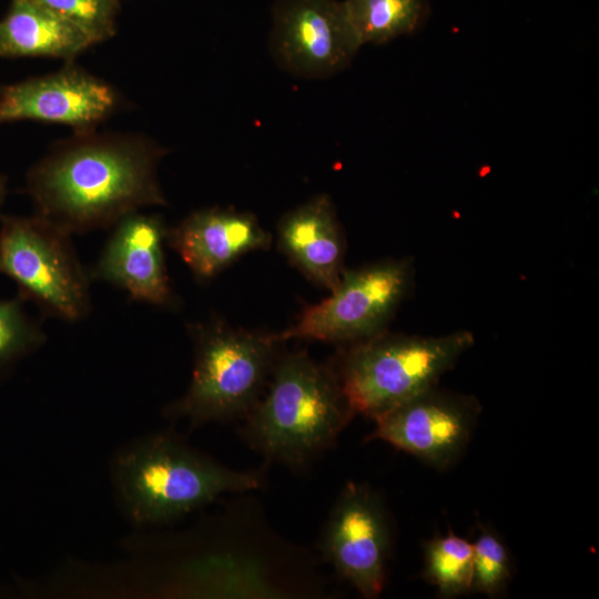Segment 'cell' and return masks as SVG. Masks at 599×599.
<instances>
[{
  "label": "cell",
  "instance_id": "cell-1",
  "mask_svg": "<svg viewBox=\"0 0 599 599\" xmlns=\"http://www.w3.org/2000/svg\"><path fill=\"white\" fill-rule=\"evenodd\" d=\"M165 150L138 133L73 132L26 176L34 214L67 233L112 227L150 206L166 205L158 177Z\"/></svg>",
  "mask_w": 599,
  "mask_h": 599
},
{
  "label": "cell",
  "instance_id": "cell-2",
  "mask_svg": "<svg viewBox=\"0 0 599 599\" xmlns=\"http://www.w3.org/2000/svg\"><path fill=\"white\" fill-rule=\"evenodd\" d=\"M352 417L335 370L297 352L276 365L242 435L266 458L300 468L333 445Z\"/></svg>",
  "mask_w": 599,
  "mask_h": 599
},
{
  "label": "cell",
  "instance_id": "cell-3",
  "mask_svg": "<svg viewBox=\"0 0 599 599\" xmlns=\"http://www.w3.org/2000/svg\"><path fill=\"white\" fill-rule=\"evenodd\" d=\"M114 477L121 499L138 524L175 519L223 493L261 486L258 471H235L172 436L154 435L116 458Z\"/></svg>",
  "mask_w": 599,
  "mask_h": 599
},
{
  "label": "cell",
  "instance_id": "cell-4",
  "mask_svg": "<svg viewBox=\"0 0 599 599\" xmlns=\"http://www.w3.org/2000/svg\"><path fill=\"white\" fill-rule=\"evenodd\" d=\"M474 342L460 329L440 336L383 332L353 344L335 370L351 413L373 419L437 386Z\"/></svg>",
  "mask_w": 599,
  "mask_h": 599
},
{
  "label": "cell",
  "instance_id": "cell-5",
  "mask_svg": "<svg viewBox=\"0 0 599 599\" xmlns=\"http://www.w3.org/2000/svg\"><path fill=\"white\" fill-rule=\"evenodd\" d=\"M191 334L192 379L169 414L192 425L244 417L260 399L280 342L275 335L234 329L220 321L192 325Z\"/></svg>",
  "mask_w": 599,
  "mask_h": 599
},
{
  "label": "cell",
  "instance_id": "cell-6",
  "mask_svg": "<svg viewBox=\"0 0 599 599\" xmlns=\"http://www.w3.org/2000/svg\"><path fill=\"white\" fill-rule=\"evenodd\" d=\"M71 236L37 214H0V274L43 314L78 323L91 311V277Z\"/></svg>",
  "mask_w": 599,
  "mask_h": 599
},
{
  "label": "cell",
  "instance_id": "cell-7",
  "mask_svg": "<svg viewBox=\"0 0 599 599\" xmlns=\"http://www.w3.org/2000/svg\"><path fill=\"white\" fill-rule=\"evenodd\" d=\"M414 270L408 260H385L343 271L329 297L307 307L278 342L305 338L359 343L383 332L406 297Z\"/></svg>",
  "mask_w": 599,
  "mask_h": 599
},
{
  "label": "cell",
  "instance_id": "cell-8",
  "mask_svg": "<svg viewBox=\"0 0 599 599\" xmlns=\"http://www.w3.org/2000/svg\"><path fill=\"white\" fill-rule=\"evenodd\" d=\"M362 47L343 1L277 0L270 50L288 73L324 79L345 70Z\"/></svg>",
  "mask_w": 599,
  "mask_h": 599
},
{
  "label": "cell",
  "instance_id": "cell-9",
  "mask_svg": "<svg viewBox=\"0 0 599 599\" xmlns=\"http://www.w3.org/2000/svg\"><path fill=\"white\" fill-rule=\"evenodd\" d=\"M479 402L428 388L373 418L369 439H379L437 469L453 466L465 451L480 413Z\"/></svg>",
  "mask_w": 599,
  "mask_h": 599
},
{
  "label": "cell",
  "instance_id": "cell-10",
  "mask_svg": "<svg viewBox=\"0 0 599 599\" xmlns=\"http://www.w3.org/2000/svg\"><path fill=\"white\" fill-rule=\"evenodd\" d=\"M120 95L109 82L74 61L54 72L0 84V124L37 121L95 130L119 108Z\"/></svg>",
  "mask_w": 599,
  "mask_h": 599
},
{
  "label": "cell",
  "instance_id": "cell-11",
  "mask_svg": "<svg viewBox=\"0 0 599 599\" xmlns=\"http://www.w3.org/2000/svg\"><path fill=\"white\" fill-rule=\"evenodd\" d=\"M390 530L380 498L368 486L348 483L329 515L322 551L337 572L368 599L385 586Z\"/></svg>",
  "mask_w": 599,
  "mask_h": 599
},
{
  "label": "cell",
  "instance_id": "cell-12",
  "mask_svg": "<svg viewBox=\"0 0 599 599\" xmlns=\"http://www.w3.org/2000/svg\"><path fill=\"white\" fill-rule=\"evenodd\" d=\"M167 227L156 214L133 212L112 227L93 268L91 281L125 292L131 301L167 307L174 302L164 242Z\"/></svg>",
  "mask_w": 599,
  "mask_h": 599
},
{
  "label": "cell",
  "instance_id": "cell-13",
  "mask_svg": "<svg viewBox=\"0 0 599 599\" xmlns=\"http://www.w3.org/2000/svg\"><path fill=\"white\" fill-rule=\"evenodd\" d=\"M166 242L195 277L209 280L241 255L267 247L270 235L250 213L207 207L167 229Z\"/></svg>",
  "mask_w": 599,
  "mask_h": 599
},
{
  "label": "cell",
  "instance_id": "cell-14",
  "mask_svg": "<svg viewBox=\"0 0 599 599\" xmlns=\"http://www.w3.org/2000/svg\"><path fill=\"white\" fill-rule=\"evenodd\" d=\"M280 247L290 261L318 285L333 291L343 268L344 244L327 195H317L283 216Z\"/></svg>",
  "mask_w": 599,
  "mask_h": 599
},
{
  "label": "cell",
  "instance_id": "cell-15",
  "mask_svg": "<svg viewBox=\"0 0 599 599\" xmlns=\"http://www.w3.org/2000/svg\"><path fill=\"white\" fill-rule=\"evenodd\" d=\"M95 44L71 21L27 0H11L0 19L2 58H53L70 62Z\"/></svg>",
  "mask_w": 599,
  "mask_h": 599
},
{
  "label": "cell",
  "instance_id": "cell-16",
  "mask_svg": "<svg viewBox=\"0 0 599 599\" xmlns=\"http://www.w3.org/2000/svg\"><path fill=\"white\" fill-rule=\"evenodd\" d=\"M347 18L362 45L382 44L417 29L426 0H345Z\"/></svg>",
  "mask_w": 599,
  "mask_h": 599
},
{
  "label": "cell",
  "instance_id": "cell-17",
  "mask_svg": "<svg viewBox=\"0 0 599 599\" xmlns=\"http://www.w3.org/2000/svg\"><path fill=\"white\" fill-rule=\"evenodd\" d=\"M423 577L443 598L471 592L473 544L451 531L428 540L424 547Z\"/></svg>",
  "mask_w": 599,
  "mask_h": 599
},
{
  "label": "cell",
  "instance_id": "cell-18",
  "mask_svg": "<svg viewBox=\"0 0 599 599\" xmlns=\"http://www.w3.org/2000/svg\"><path fill=\"white\" fill-rule=\"evenodd\" d=\"M473 544L471 592L498 597L506 591L511 579V559L501 539L489 529H483Z\"/></svg>",
  "mask_w": 599,
  "mask_h": 599
},
{
  "label": "cell",
  "instance_id": "cell-19",
  "mask_svg": "<svg viewBox=\"0 0 599 599\" xmlns=\"http://www.w3.org/2000/svg\"><path fill=\"white\" fill-rule=\"evenodd\" d=\"M24 301L0 298V369L39 348L45 333L31 319L23 307Z\"/></svg>",
  "mask_w": 599,
  "mask_h": 599
},
{
  "label": "cell",
  "instance_id": "cell-20",
  "mask_svg": "<svg viewBox=\"0 0 599 599\" xmlns=\"http://www.w3.org/2000/svg\"><path fill=\"white\" fill-rule=\"evenodd\" d=\"M71 21L98 44L116 33L121 0H27Z\"/></svg>",
  "mask_w": 599,
  "mask_h": 599
},
{
  "label": "cell",
  "instance_id": "cell-21",
  "mask_svg": "<svg viewBox=\"0 0 599 599\" xmlns=\"http://www.w3.org/2000/svg\"><path fill=\"white\" fill-rule=\"evenodd\" d=\"M8 193V182L4 174L0 173V210L6 201Z\"/></svg>",
  "mask_w": 599,
  "mask_h": 599
}]
</instances>
